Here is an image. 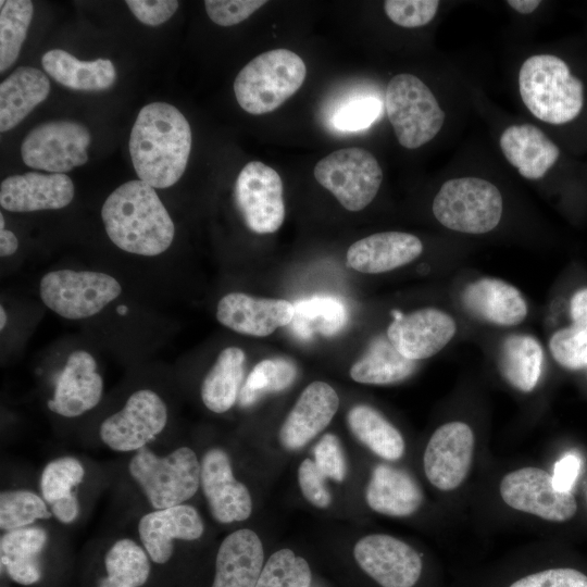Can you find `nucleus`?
I'll list each match as a JSON object with an SVG mask.
<instances>
[{
	"label": "nucleus",
	"instance_id": "15",
	"mask_svg": "<svg viewBox=\"0 0 587 587\" xmlns=\"http://www.w3.org/2000/svg\"><path fill=\"white\" fill-rule=\"evenodd\" d=\"M474 445L467 424L450 422L439 426L424 452V472L429 483L444 491L459 487L470 471Z\"/></svg>",
	"mask_w": 587,
	"mask_h": 587
},
{
	"label": "nucleus",
	"instance_id": "21",
	"mask_svg": "<svg viewBox=\"0 0 587 587\" xmlns=\"http://www.w3.org/2000/svg\"><path fill=\"white\" fill-rule=\"evenodd\" d=\"M74 184L65 174L28 172L4 178L0 204L10 212L58 210L71 203Z\"/></svg>",
	"mask_w": 587,
	"mask_h": 587
},
{
	"label": "nucleus",
	"instance_id": "14",
	"mask_svg": "<svg viewBox=\"0 0 587 587\" xmlns=\"http://www.w3.org/2000/svg\"><path fill=\"white\" fill-rule=\"evenodd\" d=\"M353 555L359 566L382 587H413L422 573L419 553L389 535L361 538L353 548Z\"/></svg>",
	"mask_w": 587,
	"mask_h": 587
},
{
	"label": "nucleus",
	"instance_id": "2",
	"mask_svg": "<svg viewBox=\"0 0 587 587\" xmlns=\"http://www.w3.org/2000/svg\"><path fill=\"white\" fill-rule=\"evenodd\" d=\"M101 217L110 240L121 250L145 257L166 251L174 223L154 188L136 179L117 187L105 199Z\"/></svg>",
	"mask_w": 587,
	"mask_h": 587
},
{
	"label": "nucleus",
	"instance_id": "6",
	"mask_svg": "<svg viewBox=\"0 0 587 587\" xmlns=\"http://www.w3.org/2000/svg\"><path fill=\"white\" fill-rule=\"evenodd\" d=\"M502 209L499 189L478 177L447 180L433 201V213L440 224L466 234L492 230L500 222Z\"/></svg>",
	"mask_w": 587,
	"mask_h": 587
},
{
	"label": "nucleus",
	"instance_id": "40",
	"mask_svg": "<svg viewBox=\"0 0 587 587\" xmlns=\"http://www.w3.org/2000/svg\"><path fill=\"white\" fill-rule=\"evenodd\" d=\"M49 505L28 489H8L0 494V528L4 532L32 526L52 516Z\"/></svg>",
	"mask_w": 587,
	"mask_h": 587
},
{
	"label": "nucleus",
	"instance_id": "37",
	"mask_svg": "<svg viewBox=\"0 0 587 587\" xmlns=\"http://www.w3.org/2000/svg\"><path fill=\"white\" fill-rule=\"evenodd\" d=\"M295 313L291 321L294 333L300 338H310L319 333L332 336L346 324L347 310L345 304L330 296H315L294 304Z\"/></svg>",
	"mask_w": 587,
	"mask_h": 587
},
{
	"label": "nucleus",
	"instance_id": "28",
	"mask_svg": "<svg viewBox=\"0 0 587 587\" xmlns=\"http://www.w3.org/2000/svg\"><path fill=\"white\" fill-rule=\"evenodd\" d=\"M47 75L32 66H20L0 84V130L21 123L49 95Z\"/></svg>",
	"mask_w": 587,
	"mask_h": 587
},
{
	"label": "nucleus",
	"instance_id": "19",
	"mask_svg": "<svg viewBox=\"0 0 587 587\" xmlns=\"http://www.w3.org/2000/svg\"><path fill=\"white\" fill-rule=\"evenodd\" d=\"M103 380L95 358L85 350L73 351L59 374L48 408L64 417H76L101 400Z\"/></svg>",
	"mask_w": 587,
	"mask_h": 587
},
{
	"label": "nucleus",
	"instance_id": "7",
	"mask_svg": "<svg viewBox=\"0 0 587 587\" xmlns=\"http://www.w3.org/2000/svg\"><path fill=\"white\" fill-rule=\"evenodd\" d=\"M385 108L397 140L408 149L430 141L445 121V113L432 90L412 74L402 73L390 79Z\"/></svg>",
	"mask_w": 587,
	"mask_h": 587
},
{
	"label": "nucleus",
	"instance_id": "12",
	"mask_svg": "<svg viewBox=\"0 0 587 587\" xmlns=\"http://www.w3.org/2000/svg\"><path fill=\"white\" fill-rule=\"evenodd\" d=\"M235 201L246 226L255 234L275 233L284 222L282 178L260 161L247 163L238 174Z\"/></svg>",
	"mask_w": 587,
	"mask_h": 587
},
{
	"label": "nucleus",
	"instance_id": "11",
	"mask_svg": "<svg viewBox=\"0 0 587 587\" xmlns=\"http://www.w3.org/2000/svg\"><path fill=\"white\" fill-rule=\"evenodd\" d=\"M167 420L163 399L151 389H139L120 411L101 423L99 436L114 451L136 452L162 433Z\"/></svg>",
	"mask_w": 587,
	"mask_h": 587
},
{
	"label": "nucleus",
	"instance_id": "3",
	"mask_svg": "<svg viewBox=\"0 0 587 587\" xmlns=\"http://www.w3.org/2000/svg\"><path fill=\"white\" fill-rule=\"evenodd\" d=\"M519 87L526 108L540 121L565 124L580 113L584 86L559 57L537 54L524 61Z\"/></svg>",
	"mask_w": 587,
	"mask_h": 587
},
{
	"label": "nucleus",
	"instance_id": "25",
	"mask_svg": "<svg viewBox=\"0 0 587 587\" xmlns=\"http://www.w3.org/2000/svg\"><path fill=\"white\" fill-rule=\"evenodd\" d=\"M462 303L472 315L500 326L517 325L527 315L521 292L497 278H482L467 285Z\"/></svg>",
	"mask_w": 587,
	"mask_h": 587
},
{
	"label": "nucleus",
	"instance_id": "5",
	"mask_svg": "<svg viewBox=\"0 0 587 587\" xmlns=\"http://www.w3.org/2000/svg\"><path fill=\"white\" fill-rule=\"evenodd\" d=\"M200 461L195 451L180 447L158 455L148 447L136 451L128 472L154 510L183 504L200 487Z\"/></svg>",
	"mask_w": 587,
	"mask_h": 587
},
{
	"label": "nucleus",
	"instance_id": "47",
	"mask_svg": "<svg viewBox=\"0 0 587 587\" xmlns=\"http://www.w3.org/2000/svg\"><path fill=\"white\" fill-rule=\"evenodd\" d=\"M510 587H587V576L574 569H550L527 575Z\"/></svg>",
	"mask_w": 587,
	"mask_h": 587
},
{
	"label": "nucleus",
	"instance_id": "43",
	"mask_svg": "<svg viewBox=\"0 0 587 587\" xmlns=\"http://www.w3.org/2000/svg\"><path fill=\"white\" fill-rule=\"evenodd\" d=\"M382 101L375 97L353 98L334 114V126L344 132H358L371 126L382 114Z\"/></svg>",
	"mask_w": 587,
	"mask_h": 587
},
{
	"label": "nucleus",
	"instance_id": "4",
	"mask_svg": "<svg viewBox=\"0 0 587 587\" xmlns=\"http://www.w3.org/2000/svg\"><path fill=\"white\" fill-rule=\"evenodd\" d=\"M307 67L297 53L273 49L257 55L238 73L234 92L248 113L261 115L279 108L302 86Z\"/></svg>",
	"mask_w": 587,
	"mask_h": 587
},
{
	"label": "nucleus",
	"instance_id": "27",
	"mask_svg": "<svg viewBox=\"0 0 587 587\" xmlns=\"http://www.w3.org/2000/svg\"><path fill=\"white\" fill-rule=\"evenodd\" d=\"M365 498L374 511L401 517L413 514L420 508L423 494L407 472L379 464L372 473Z\"/></svg>",
	"mask_w": 587,
	"mask_h": 587
},
{
	"label": "nucleus",
	"instance_id": "1",
	"mask_svg": "<svg viewBox=\"0 0 587 587\" xmlns=\"http://www.w3.org/2000/svg\"><path fill=\"white\" fill-rule=\"evenodd\" d=\"M140 180L167 188L185 172L191 149V129L183 113L166 102H151L138 113L128 142Z\"/></svg>",
	"mask_w": 587,
	"mask_h": 587
},
{
	"label": "nucleus",
	"instance_id": "17",
	"mask_svg": "<svg viewBox=\"0 0 587 587\" xmlns=\"http://www.w3.org/2000/svg\"><path fill=\"white\" fill-rule=\"evenodd\" d=\"M200 466V487L215 521L229 524L247 520L252 512L251 496L235 478L228 454L212 448L203 454Z\"/></svg>",
	"mask_w": 587,
	"mask_h": 587
},
{
	"label": "nucleus",
	"instance_id": "53",
	"mask_svg": "<svg viewBox=\"0 0 587 587\" xmlns=\"http://www.w3.org/2000/svg\"><path fill=\"white\" fill-rule=\"evenodd\" d=\"M541 1L539 0H509L508 4L522 14H528L535 11Z\"/></svg>",
	"mask_w": 587,
	"mask_h": 587
},
{
	"label": "nucleus",
	"instance_id": "51",
	"mask_svg": "<svg viewBox=\"0 0 587 587\" xmlns=\"http://www.w3.org/2000/svg\"><path fill=\"white\" fill-rule=\"evenodd\" d=\"M573 324L587 325V288L576 291L570 303Z\"/></svg>",
	"mask_w": 587,
	"mask_h": 587
},
{
	"label": "nucleus",
	"instance_id": "50",
	"mask_svg": "<svg viewBox=\"0 0 587 587\" xmlns=\"http://www.w3.org/2000/svg\"><path fill=\"white\" fill-rule=\"evenodd\" d=\"M582 461L575 453H567L555 464L552 474L554 487L559 491L570 492L578 477Z\"/></svg>",
	"mask_w": 587,
	"mask_h": 587
},
{
	"label": "nucleus",
	"instance_id": "22",
	"mask_svg": "<svg viewBox=\"0 0 587 587\" xmlns=\"http://www.w3.org/2000/svg\"><path fill=\"white\" fill-rule=\"evenodd\" d=\"M339 405L335 389L324 382L308 385L289 412L279 430L284 448L296 450L324 430Z\"/></svg>",
	"mask_w": 587,
	"mask_h": 587
},
{
	"label": "nucleus",
	"instance_id": "26",
	"mask_svg": "<svg viewBox=\"0 0 587 587\" xmlns=\"http://www.w3.org/2000/svg\"><path fill=\"white\" fill-rule=\"evenodd\" d=\"M500 148L509 163L527 179H539L557 162L560 150L532 124L511 125L500 137Z\"/></svg>",
	"mask_w": 587,
	"mask_h": 587
},
{
	"label": "nucleus",
	"instance_id": "20",
	"mask_svg": "<svg viewBox=\"0 0 587 587\" xmlns=\"http://www.w3.org/2000/svg\"><path fill=\"white\" fill-rule=\"evenodd\" d=\"M203 532L199 512L185 503L149 512L138 523L142 547L157 564H164L171 559L175 540H197Z\"/></svg>",
	"mask_w": 587,
	"mask_h": 587
},
{
	"label": "nucleus",
	"instance_id": "29",
	"mask_svg": "<svg viewBox=\"0 0 587 587\" xmlns=\"http://www.w3.org/2000/svg\"><path fill=\"white\" fill-rule=\"evenodd\" d=\"M84 477L85 467L74 457L57 458L42 470L39 482L41 497L59 522L71 524L78 517L80 505L75 489Z\"/></svg>",
	"mask_w": 587,
	"mask_h": 587
},
{
	"label": "nucleus",
	"instance_id": "35",
	"mask_svg": "<svg viewBox=\"0 0 587 587\" xmlns=\"http://www.w3.org/2000/svg\"><path fill=\"white\" fill-rule=\"evenodd\" d=\"M347 421L352 434L371 451L385 460H398L404 452V440L375 409L359 404L350 409Z\"/></svg>",
	"mask_w": 587,
	"mask_h": 587
},
{
	"label": "nucleus",
	"instance_id": "44",
	"mask_svg": "<svg viewBox=\"0 0 587 587\" xmlns=\"http://www.w3.org/2000/svg\"><path fill=\"white\" fill-rule=\"evenodd\" d=\"M439 7L437 0H386L384 10L395 24L414 28L428 24Z\"/></svg>",
	"mask_w": 587,
	"mask_h": 587
},
{
	"label": "nucleus",
	"instance_id": "18",
	"mask_svg": "<svg viewBox=\"0 0 587 587\" xmlns=\"http://www.w3.org/2000/svg\"><path fill=\"white\" fill-rule=\"evenodd\" d=\"M294 304L284 299L229 292L221 298L216 319L225 327L248 336L265 337L294 319Z\"/></svg>",
	"mask_w": 587,
	"mask_h": 587
},
{
	"label": "nucleus",
	"instance_id": "38",
	"mask_svg": "<svg viewBox=\"0 0 587 587\" xmlns=\"http://www.w3.org/2000/svg\"><path fill=\"white\" fill-rule=\"evenodd\" d=\"M28 0L0 1V72L16 61L33 17Z\"/></svg>",
	"mask_w": 587,
	"mask_h": 587
},
{
	"label": "nucleus",
	"instance_id": "31",
	"mask_svg": "<svg viewBox=\"0 0 587 587\" xmlns=\"http://www.w3.org/2000/svg\"><path fill=\"white\" fill-rule=\"evenodd\" d=\"M41 65L54 80L74 90H105L116 80L115 67L109 59L80 61L62 49L47 51Z\"/></svg>",
	"mask_w": 587,
	"mask_h": 587
},
{
	"label": "nucleus",
	"instance_id": "36",
	"mask_svg": "<svg viewBox=\"0 0 587 587\" xmlns=\"http://www.w3.org/2000/svg\"><path fill=\"white\" fill-rule=\"evenodd\" d=\"M150 558L145 548L130 538L116 540L104 557L107 576L98 587H141L151 572Z\"/></svg>",
	"mask_w": 587,
	"mask_h": 587
},
{
	"label": "nucleus",
	"instance_id": "45",
	"mask_svg": "<svg viewBox=\"0 0 587 587\" xmlns=\"http://www.w3.org/2000/svg\"><path fill=\"white\" fill-rule=\"evenodd\" d=\"M266 3L264 0H207L204 7L212 22L220 26L236 25Z\"/></svg>",
	"mask_w": 587,
	"mask_h": 587
},
{
	"label": "nucleus",
	"instance_id": "10",
	"mask_svg": "<svg viewBox=\"0 0 587 587\" xmlns=\"http://www.w3.org/2000/svg\"><path fill=\"white\" fill-rule=\"evenodd\" d=\"M89 130L68 121H50L34 127L21 145L24 163L33 168L65 174L88 161Z\"/></svg>",
	"mask_w": 587,
	"mask_h": 587
},
{
	"label": "nucleus",
	"instance_id": "52",
	"mask_svg": "<svg viewBox=\"0 0 587 587\" xmlns=\"http://www.w3.org/2000/svg\"><path fill=\"white\" fill-rule=\"evenodd\" d=\"M18 248V240L14 233L5 228H0V255L2 258L12 255Z\"/></svg>",
	"mask_w": 587,
	"mask_h": 587
},
{
	"label": "nucleus",
	"instance_id": "23",
	"mask_svg": "<svg viewBox=\"0 0 587 587\" xmlns=\"http://www.w3.org/2000/svg\"><path fill=\"white\" fill-rule=\"evenodd\" d=\"M423 251L422 241L403 232L376 233L353 242L346 254L347 265L365 274L392 271L415 260Z\"/></svg>",
	"mask_w": 587,
	"mask_h": 587
},
{
	"label": "nucleus",
	"instance_id": "30",
	"mask_svg": "<svg viewBox=\"0 0 587 587\" xmlns=\"http://www.w3.org/2000/svg\"><path fill=\"white\" fill-rule=\"evenodd\" d=\"M48 542V534L40 526L4 532L0 538V562L9 577L20 585L40 580L39 554Z\"/></svg>",
	"mask_w": 587,
	"mask_h": 587
},
{
	"label": "nucleus",
	"instance_id": "41",
	"mask_svg": "<svg viewBox=\"0 0 587 587\" xmlns=\"http://www.w3.org/2000/svg\"><path fill=\"white\" fill-rule=\"evenodd\" d=\"M308 562L290 549L273 553L264 564L255 587H310Z\"/></svg>",
	"mask_w": 587,
	"mask_h": 587
},
{
	"label": "nucleus",
	"instance_id": "39",
	"mask_svg": "<svg viewBox=\"0 0 587 587\" xmlns=\"http://www.w3.org/2000/svg\"><path fill=\"white\" fill-rule=\"evenodd\" d=\"M297 376L294 362L285 358L260 361L241 386L238 400L241 407L252 405L261 396L288 388Z\"/></svg>",
	"mask_w": 587,
	"mask_h": 587
},
{
	"label": "nucleus",
	"instance_id": "16",
	"mask_svg": "<svg viewBox=\"0 0 587 587\" xmlns=\"http://www.w3.org/2000/svg\"><path fill=\"white\" fill-rule=\"evenodd\" d=\"M387 338L405 358L417 361L438 353L453 338L457 325L446 312L425 308L409 314L392 311Z\"/></svg>",
	"mask_w": 587,
	"mask_h": 587
},
{
	"label": "nucleus",
	"instance_id": "24",
	"mask_svg": "<svg viewBox=\"0 0 587 587\" xmlns=\"http://www.w3.org/2000/svg\"><path fill=\"white\" fill-rule=\"evenodd\" d=\"M263 561V546L253 530L233 532L220 545L212 587H255Z\"/></svg>",
	"mask_w": 587,
	"mask_h": 587
},
{
	"label": "nucleus",
	"instance_id": "8",
	"mask_svg": "<svg viewBox=\"0 0 587 587\" xmlns=\"http://www.w3.org/2000/svg\"><path fill=\"white\" fill-rule=\"evenodd\" d=\"M121 292L122 286L113 276L93 271H51L39 283L42 302L67 320L99 313Z\"/></svg>",
	"mask_w": 587,
	"mask_h": 587
},
{
	"label": "nucleus",
	"instance_id": "33",
	"mask_svg": "<svg viewBox=\"0 0 587 587\" xmlns=\"http://www.w3.org/2000/svg\"><path fill=\"white\" fill-rule=\"evenodd\" d=\"M544 353L529 335H510L499 350L498 366L502 377L515 389L529 392L540 377Z\"/></svg>",
	"mask_w": 587,
	"mask_h": 587
},
{
	"label": "nucleus",
	"instance_id": "42",
	"mask_svg": "<svg viewBox=\"0 0 587 587\" xmlns=\"http://www.w3.org/2000/svg\"><path fill=\"white\" fill-rule=\"evenodd\" d=\"M549 349L563 367L578 370L587 366V325L572 324L559 329L551 337Z\"/></svg>",
	"mask_w": 587,
	"mask_h": 587
},
{
	"label": "nucleus",
	"instance_id": "13",
	"mask_svg": "<svg viewBox=\"0 0 587 587\" xmlns=\"http://www.w3.org/2000/svg\"><path fill=\"white\" fill-rule=\"evenodd\" d=\"M500 495L509 507L551 522H565L577 511L572 491H559L552 475L538 467L508 473L500 483Z\"/></svg>",
	"mask_w": 587,
	"mask_h": 587
},
{
	"label": "nucleus",
	"instance_id": "54",
	"mask_svg": "<svg viewBox=\"0 0 587 587\" xmlns=\"http://www.w3.org/2000/svg\"><path fill=\"white\" fill-rule=\"evenodd\" d=\"M5 324H7V313H5L4 308L1 305L0 307V329L1 330H3V328L5 327Z\"/></svg>",
	"mask_w": 587,
	"mask_h": 587
},
{
	"label": "nucleus",
	"instance_id": "46",
	"mask_svg": "<svg viewBox=\"0 0 587 587\" xmlns=\"http://www.w3.org/2000/svg\"><path fill=\"white\" fill-rule=\"evenodd\" d=\"M314 462L325 477L336 482L346 476V461L339 439L333 434L324 435L314 447Z\"/></svg>",
	"mask_w": 587,
	"mask_h": 587
},
{
	"label": "nucleus",
	"instance_id": "48",
	"mask_svg": "<svg viewBox=\"0 0 587 587\" xmlns=\"http://www.w3.org/2000/svg\"><path fill=\"white\" fill-rule=\"evenodd\" d=\"M326 477L319 470L315 462L305 459L298 470V482L304 498L316 508H326L332 501L330 494L325 486Z\"/></svg>",
	"mask_w": 587,
	"mask_h": 587
},
{
	"label": "nucleus",
	"instance_id": "34",
	"mask_svg": "<svg viewBox=\"0 0 587 587\" xmlns=\"http://www.w3.org/2000/svg\"><path fill=\"white\" fill-rule=\"evenodd\" d=\"M415 367V361L402 355L388 338L378 337L352 364L350 376L354 382L362 384L388 385L408 378Z\"/></svg>",
	"mask_w": 587,
	"mask_h": 587
},
{
	"label": "nucleus",
	"instance_id": "32",
	"mask_svg": "<svg viewBox=\"0 0 587 587\" xmlns=\"http://www.w3.org/2000/svg\"><path fill=\"white\" fill-rule=\"evenodd\" d=\"M245 352L237 347L222 350L203 378L201 399L214 413L228 411L237 401L245 373Z\"/></svg>",
	"mask_w": 587,
	"mask_h": 587
},
{
	"label": "nucleus",
	"instance_id": "9",
	"mask_svg": "<svg viewBox=\"0 0 587 587\" xmlns=\"http://www.w3.org/2000/svg\"><path fill=\"white\" fill-rule=\"evenodd\" d=\"M314 177L345 209L357 212L377 195L383 171L371 152L351 147L321 159L314 167Z\"/></svg>",
	"mask_w": 587,
	"mask_h": 587
},
{
	"label": "nucleus",
	"instance_id": "49",
	"mask_svg": "<svg viewBox=\"0 0 587 587\" xmlns=\"http://www.w3.org/2000/svg\"><path fill=\"white\" fill-rule=\"evenodd\" d=\"M126 4L141 23L158 26L173 16L179 3L175 0H127Z\"/></svg>",
	"mask_w": 587,
	"mask_h": 587
}]
</instances>
